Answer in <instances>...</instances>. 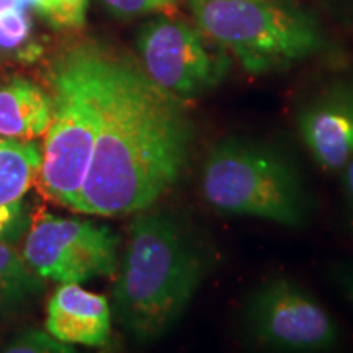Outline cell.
Returning <instances> with one entry per match:
<instances>
[{
    "label": "cell",
    "instance_id": "cell-18",
    "mask_svg": "<svg viewBox=\"0 0 353 353\" xmlns=\"http://www.w3.org/2000/svg\"><path fill=\"white\" fill-rule=\"evenodd\" d=\"M26 226L21 201L0 205V242L15 239Z\"/></svg>",
    "mask_w": 353,
    "mask_h": 353
},
{
    "label": "cell",
    "instance_id": "cell-13",
    "mask_svg": "<svg viewBox=\"0 0 353 353\" xmlns=\"http://www.w3.org/2000/svg\"><path fill=\"white\" fill-rule=\"evenodd\" d=\"M43 278L26 263L15 247L0 242V312L23 307L41 293Z\"/></svg>",
    "mask_w": 353,
    "mask_h": 353
},
{
    "label": "cell",
    "instance_id": "cell-21",
    "mask_svg": "<svg viewBox=\"0 0 353 353\" xmlns=\"http://www.w3.org/2000/svg\"><path fill=\"white\" fill-rule=\"evenodd\" d=\"M342 285H343V290H345V294L348 296V299L353 303V272L347 273V275L342 278Z\"/></svg>",
    "mask_w": 353,
    "mask_h": 353
},
{
    "label": "cell",
    "instance_id": "cell-11",
    "mask_svg": "<svg viewBox=\"0 0 353 353\" xmlns=\"http://www.w3.org/2000/svg\"><path fill=\"white\" fill-rule=\"evenodd\" d=\"M50 123V92L20 76L0 85V136L34 139L46 134Z\"/></svg>",
    "mask_w": 353,
    "mask_h": 353
},
{
    "label": "cell",
    "instance_id": "cell-16",
    "mask_svg": "<svg viewBox=\"0 0 353 353\" xmlns=\"http://www.w3.org/2000/svg\"><path fill=\"white\" fill-rule=\"evenodd\" d=\"M3 352L10 353H65L74 352V348L68 343L57 341L48 330L26 329L12 339L3 347Z\"/></svg>",
    "mask_w": 353,
    "mask_h": 353
},
{
    "label": "cell",
    "instance_id": "cell-17",
    "mask_svg": "<svg viewBox=\"0 0 353 353\" xmlns=\"http://www.w3.org/2000/svg\"><path fill=\"white\" fill-rule=\"evenodd\" d=\"M101 6L120 20H132L138 17L170 13L179 0H100Z\"/></svg>",
    "mask_w": 353,
    "mask_h": 353
},
{
    "label": "cell",
    "instance_id": "cell-20",
    "mask_svg": "<svg viewBox=\"0 0 353 353\" xmlns=\"http://www.w3.org/2000/svg\"><path fill=\"white\" fill-rule=\"evenodd\" d=\"M10 7H33V0H0V10H6Z\"/></svg>",
    "mask_w": 353,
    "mask_h": 353
},
{
    "label": "cell",
    "instance_id": "cell-15",
    "mask_svg": "<svg viewBox=\"0 0 353 353\" xmlns=\"http://www.w3.org/2000/svg\"><path fill=\"white\" fill-rule=\"evenodd\" d=\"M88 0H33L39 15L57 30H77L85 23Z\"/></svg>",
    "mask_w": 353,
    "mask_h": 353
},
{
    "label": "cell",
    "instance_id": "cell-8",
    "mask_svg": "<svg viewBox=\"0 0 353 353\" xmlns=\"http://www.w3.org/2000/svg\"><path fill=\"white\" fill-rule=\"evenodd\" d=\"M247 334L280 352H325L339 343V325L317 299L294 281L273 278L247 298Z\"/></svg>",
    "mask_w": 353,
    "mask_h": 353
},
{
    "label": "cell",
    "instance_id": "cell-12",
    "mask_svg": "<svg viewBox=\"0 0 353 353\" xmlns=\"http://www.w3.org/2000/svg\"><path fill=\"white\" fill-rule=\"evenodd\" d=\"M43 151L32 139L0 136V205L21 201L41 172Z\"/></svg>",
    "mask_w": 353,
    "mask_h": 353
},
{
    "label": "cell",
    "instance_id": "cell-10",
    "mask_svg": "<svg viewBox=\"0 0 353 353\" xmlns=\"http://www.w3.org/2000/svg\"><path fill=\"white\" fill-rule=\"evenodd\" d=\"M46 330L68 345L101 347L112 334V306L79 283H61L48 301Z\"/></svg>",
    "mask_w": 353,
    "mask_h": 353
},
{
    "label": "cell",
    "instance_id": "cell-5",
    "mask_svg": "<svg viewBox=\"0 0 353 353\" xmlns=\"http://www.w3.org/2000/svg\"><path fill=\"white\" fill-rule=\"evenodd\" d=\"M201 193L211 208L236 218L299 226L309 214L296 165L278 149L250 139L226 138L210 149Z\"/></svg>",
    "mask_w": 353,
    "mask_h": 353
},
{
    "label": "cell",
    "instance_id": "cell-6",
    "mask_svg": "<svg viewBox=\"0 0 353 353\" xmlns=\"http://www.w3.org/2000/svg\"><path fill=\"white\" fill-rule=\"evenodd\" d=\"M136 50L145 74L180 99L208 94L232 65V56L196 23L170 13H157L141 26Z\"/></svg>",
    "mask_w": 353,
    "mask_h": 353
},
{
    "label": "cell",
    "instance_id": "cell-2",
    "mask_svg": "<svg viewBox=\"0 0 353 353\" xmlns=\"http://www.w3.org/2000/svg\"><path fill=\"white\" fill-rule=\"evenodd\" d=\"M113 286L114 314L139 342H151L174 327L195 298L205 259L187 229L164 211L136 213Z\"/></svg>",
    "mask_w": 353,
    "mask_h": 353
},
{
    "label": "cell",
    "instance_id": "cell-14",
    "mask_svg": "<svg viewBox=\"0 0 353 353\" xmlns=\"http://www.w3.org/2000/svg\"><path fill=\"white\" fill-rule=\"evenodd\" d=\"M43 48L33 39V21L28 8L10 7L0 10V61L32 63Z\"/></svg>",
    "mask_w": 353,
    "mask_h": 353
},
{
    "label": "cell",
    "instance_id": "cell-1",
    "mask_svg": "<svg viewBox=\"0 0 353 353\" xmlns=\"http://www.w3.org/2000/svg\"><path fill=\"white\" fill-rule=\"evenodd\" d=\"M100 126L72 211L123 216L149 210L175 187L195 126L183 99L157 85L138 57L94 41Z\"/></svg>",
    "mask_w": 353,
    "mask_h": 353
},
{
    "label": "cell",
    "instance_id": "cell-4",
    "mask_svg": "<svg viewBox=\"0 0 353 353\" xmlns=\"http://www.w3.org/2000/svg\"><path fill=\"white\" fill-rule=\"evenodd\" d=\"M193 20L250 74L286 69L327 50L312 12L290 0H188Z\"/></svg>",
    "mask_w": 353,
    "mask_h": 353
},
{
    "label": "cell",
    "instance_id": "cell-9",
    "mask_svg": "<svg viewBox=\"0 0 353 353\" xmlns=\"http://www.w3.org/2000/svg\"><path fill=\"white\" fill-rule=\"evenodd\" d=\"M296 126L317 165L342 170L353 156V77L330 83L306 101Z\"/></svg>",
    "mask_w": 353,
    "mask_h": 353
},
{
    "label": "cell",
    "instance_id": "cell-7",
    "mask_svg": "<svg viewBox=\"0 0 353 353\" xmlns=\"http://www.w3.org/2000/svg\"><path fill=\"white\" fill-rule=\"evenodd\" d=\"M23 257L43 280L81 285L117 275L118 236L94 221L44 213L26 236Z\"/></svg>",
    "mask_w": 353,
    "mask_h": 353
},
{
    "label": "cell",
    "instance_id": "cell-19",
    "mask_svg": "<svg viewBox=\"0 0 353 353\" xmlns=\"http://www.w3.org/2000/svg\"><path fill=\"white\" fill-rule=\"evenodd\" d=\"M343 188H345V195L348 201V208L352 211L353 216V156L350 161L343 165Z\"/></svg>",
    "mask_w": 353,
    "mask_h": 353
},
{
    "label": "cell",
    "instance_id": "cell-3",
    "mask_svg": "<svg viewBox=\"0 0 353 353\" xmlns=\"http://www.w3.org/2000/svg\"><path fill=\"white\" fill-rule=\"evenodd\" d=\"M51 123L44 144L41 188L57 205L72 210L85 180L100 126L94 39L61 50L48 68Z\"/></svg>",
    "mask_w": 353,
    "mask_h": 353
}]
</instances>
